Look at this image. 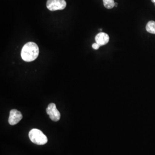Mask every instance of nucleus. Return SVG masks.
Returning a JSON list of instances; mask_svg holds the SVG:
<instances>
[{
  "label": "nucleus",
  "instance_id": "423d86ee",
  "mask_svg": "<svg viewBox=\"0 0 155 155\" xmlns=\"http://www.w3.org/2000/svg\"><path fill=\"white\" fill-rule=\"evenodd\" d=\"M95 40L97 43H98L100 46H102L109 43V36L107 33L100 32L96 35Z\"/></svg>",
  "mask_w": 155,
  "mask_h": 155
},
{
  "label": "nucleus",
  "instance_id": "20e7f679",
  "mask_svg": "<svg viewBox=\"0 0 155 155\" xmlns=\"http://www.w3.org/2000/svg\"><path fill=\"white\" fill-rule=\"evenodd\" d=\"M46 111L48 115H49L50 118L53 121H58L61 118V113L57 109L55 104L51 103L48 106Z\"/></svg>",
  "mask_w": 155,
  "mask_h": 155
},
{
  "label": "nucleus",
  "instance_id": "0eeeda50",
  "mask_svg": "<svg viewBox=\"0 0 155 155\" xmlns=\"http://www.w3.org/2000/svg\"><path fill=\"white\" fill-rule=\"evenodd\" d=\"M146 30L148 32L155 34V21H150L146 25Z\"/></svg>",
  "mask_w": 155,
  "mask_h": 155
},
{
  "label": "nucleus",
  "instance_id": "9d476101",
  "mask_svg": "<svg viewBox=\"0 0 155 155\" xmlns=\"http://www.w3.org/2000/svg\"><path fill=\"white\" fill-rule=\"evenodd\" d=\"M152 2H154V3H155V0H152Z\"/></svg>",
  "mask_w": 155,
  "mask_h": 155
},
{
  "label": "nucleus",
  "instance_id": "39448f33",
  "mask_svg": "<svg viewBox=\"0 0 155 155\" xmlns=\"http://www.w3.org/2000/svg\"><path fill=\"white\" fill-rule=\"evenodd\" d=\"M22 118L21 113L16 109H12L10 111L8 121L10 125H15L20 122Z\"/></svg>",
  "mask_w": 155,
  "mask_h": 155
},
{
  "label": "nucleus",
  "instance_id": "1a4fd4ad",
  "mask_svg": "<svg viewBox=\"0 0 155 155\" xmlns=\"http://www.w3.org/2000/svg\"><path fill=\"white\" fill-rule=\"evenodd\" d=\"M100 47H101V46H100V45H98V43H95L93 44V45H92L93 48L95 50H98Z\"/></svg>",
  "mask_w": 155,
  "mask_h": 155
},
{
  "label": "nucleus",
  "instance_id": "9b49d317",
  "mask_svg": "<svg viewBox=\"0 0 155 155\" xmlns=\"http://www.w3.org/2000/svg\"><path fill=\"white\" fill-rule=\"evenodd\" d=\"M117 5H118V4H117V3H115V6H116V7H117Z\"/></svg>",
  "mask_w": 155,
  "mask_h": 155
},
{
  "label": "nucleus",
  "instance_id": "7ed1b4c3",
  "mask_svg": "<svg viewBox=\"0 0 155 155\" xmlns=\"http://www.w3.org/2000/svg\"><path fill=\"white\" fill-rule=\"evenodd\" d=\"M65 0H47V8L51 11L63 10L66 7Z\"/></svg>",
  "mask_w": 155,
  "mask_h": 155
},
{
  "label": "nucleus",
  "instance_id": "f03ea898",
  "mask_svg": "<svg viewBox=\"0 0 155 155\" xmlns=\"http://www.w3.org/2000/svg\"><path fill=\"white\" fill-rule=\"evenodd\" d=\"M29 137L34 144L42 145L46 144L48 141L47 136L40 130L32 129L29 133Z\"/></svg>",
  "mask_w": 155,
  "mask_h": 155
},
{
  "label": "nucleus",
  "instance_id": "6e6552de",
  "mask_svg": "<svg viewBox=\"0 0 155 155\" xmlns=\"http://www.w3.org/2000/svg\"><path fill=\"white\" fill-rule=\"evenodd\" d=\"M103 3L106 8L110 9L115 6L116 2L114 0H103Z\"/></svg>",
  "mask_w": 155,
  "mask_h": 155
},
{
  "label": "nucleus",
  "instance_id": "f257e3e1",
  "mask_svg": "<svg viewBox=\"0 0 155 155\" xmlns=\"http://www.w3.org/2000/svg\"><path fill=\"white\" fill-rule=\"evenodd\" d=\"M39 55L38 45L33 42H28L22 47L21 56L23 61L27 62L34 61Z\"/></svg>",
  "mask_w": 155,
  "mask_h": 155
}]
</instances>
